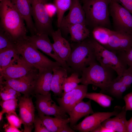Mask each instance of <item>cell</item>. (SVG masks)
<instances>
[{
    "label": "cell",
    "mask_w": 132,
    "mask_h": 132,
    "mask_svg": "<svg viewBox=\"0 0 132 132\" xmlns=\"http://www.w3.org/2000/svg\"><path fill=\"white\" fill-rule=\"evenodd\" d=\"M0 27L9 33L15 42L27 36L24 21L11 0H0Z\"/></svg>",
    "instance_id": "1"
},
{
    "label": "cell",
    "mask_w": 132,
    "mask_h": 132,
    "mask_svg": "<svg viewBox=\"0 0 132 132\" xmlns=\"http://www.w3.org/2000/svg\"><path fill=\"white\" fill-rule=\"evenodd\" d=\"M71 51L66 62L74 72L81 74L82 70L96 61L91 38L71 44Z\"/></svg>",
    "instance_id": "2"
},
{
    "label": "cell",
    "mask_w": 132,
    "mask_h": 132,
    "mask_svg": "<svg viewBox=\"0 0 132 132\" xmlns=\"http://www.w3.org/2000/svg\"><path fill=\"white\" fill-rule=\"evenodd\" d=\"M26 36L16 41L14 47L18 53L28 63L39 72L61 66L59 63L52 61L39 51L27 41Z\"/></svg>",
    "instance_id": "3"
},
{
    "label": "cell",
    "mask_w": 132,
    "mask_h": 132,
    "mask_svg": "<svg viewBox=\"0 0 132 132\" xmlns=\"http://www.w3.org/2000/svg\"><path fill=\"white\" fill-rule=\"evenodd\" d=\"M111 0H86L82 7L85 12L86 25L93 28L97 27L111 29L109 6Z\"/></svg>",
    "instance_id": "4"
},
{
    "label": "cell",
    "mask_w": 132,
    "mask_h": 132,
    "mask_svg": "<svg viewBox=\"0 0 132 132\" xmlns=\"http://www.w3.org/2000/svg\"><path fill=\"white\" fill-rule=\"evenodd\" d=\"M96 61L82 70L80 83L87 86L92 85L94 87L99 88L101 90V92L103 93L108 88L113 79L111 72V69L99 64Z\"/></svg>",
    "instance_id": "5"
},
{
    "label": "cell",
    "mask_w": 132,
    "mask_h": 132,
    "mask_svg": "<svg viewBox=\"0 0 132 132\" xmlns=\"http://www.w3.org/2000/svg\"><path fill=\"white\" fill-rule=\"evenodd\" d=\"M96 60L102 66L115 71L118 76L121 75L127 68V66L116 54L100 44L93 38H91Z\"/></svg>",
    "instance_id": "6"
},
{
    "label": "cell",
    "mask_w": 132,
    "mask_h": 132,
    "mask_svg": "<svg viewBox=\"0 0 132 132\" xmlns=\"http://www.w3.org/2000/svg\"><path fill=\"white\" fill-rule=\"evenodd\" d=\"M33 18L37 33H44L51 36L54 31L52 25V18L47 11L45 0H30Z\"/></svg>",
    "instance_id": "7"
},
{
    "label": "cell",
    "mask_w": 132,
    "mask_h": 132,
    "mask_svg": "<svg viewBox=\"0 0 132 132\" xmlns=\"http://www.w3.org/2000/svg\"><path fill=\"white\" fill-rule=\"evenodd\" d=\"M109 10L113 30L132 35V14L115 0H111Z\"/></svg>",
    "instance_id": "8"
},
{
    "label": "cell",
    "mask_w": 132,
    "mask_h": 132,
    "mask_svg": "<svg viewBox=\"0 0 132 132\" xmlns=\"http://www.w3.org/2000/svg\"><path fill=\"white\" fill-rule=\"evenodd\" d=\"M33 96L36 99L35 108L38 116L53 115L63 119L69 118L61 108L52 99L51 93L45 95L37 94Z\"/></svg>",
    "instance_id": "9"
},
{
    "label": "cell",
    "mask_w": 132,
    "mask_h": 132,
    "mask_svg": "<svg viewBox=\"0 0 132 132\" xmlns=\"http://www.w3.org/2000/svg\"><path fill=\"white\" fill-rule=\"evenodd\" d=\"M49 35L44 33H36L31 36H27V41L37 49L40 50L50 56L58 62L61 66L67 69L68 72L72 70L66 62L62 60L57 55L54 50L48 37Z\"/></svg>",
    "instance_id": "10"
},
{
    "label": "cell",
    "mask_w": 132,
    "mask_h": 132,
    "mask_svg": "<svg viewBox=\"0 0 132 132\" xmlns=\"http://www.w3.org/2000/svg\"><path fill=\"white\" fill-rule=\"evenodd\" d=\"M38 72V70L34 68L22 77L6 81H0V83L10 86L25 96H30L33 95L34 81Z\"/></svg>",
    "instance_id": "11"
},
{
    "label": "cell",
    "mask_w": 132,
    "mask_h": 132,
    "mask_svg": "<svg viewBox=\"0 0 132 132\" xmlns=\"http://www.w3.org/2000/svg\"><path fill=\"white\" fill-rule=\"evenodd\" d=\"M119 106L114 110L110 112H94L86 117L81 122L73 126L72 128L75 131L80 132H91L107 119L115 116L121 109Z\"/></svg>",
    "instance_id": "12"
},
{
    "label": "cell",
    "mask_w": 132,
    "mask_h": 132,
    "mask_svg": "<svg viewBox=\"0 0 132 132\" xmlns=\"http://www.w3.org/2000/svg\"><path fill=\"white\" fill-rule=\"evenodd\" d=\"M88 89V86L78 85L74 89L55 99L59 106L69 114L73 108L85 98Z\"/></svg>",
    "instance_id": "13"
},
{
    "label": "cell",
    "mask_w": 132,
    "mask_h": 132,
    "mask_svg": "<svg viewBox=\"0 0 132 132\" xmlns=\"http://www.w3.org/2000/svg\"><path fill=\"white\" fill-rule=\"evenodd\" d=\"M17 99L19 101L20 119L23 124L24 132H31L33 127L35 117V107L30 96H21Z\"/></svg>",
    "instance_id": "14"
},
{
    "label": "cell",
    "mask_w": 132,
    "mask_h": 132,
    "mask_svg": "<svg viewBox=\"0 0 132 132\" xmlns=\"http://www.w3.org/2000/svg\"><path fill=\"white\" fill-rule=\"evenodd\" d=\"M34 68L28 63L21 56L14 63L0 71V80L20 78Z\"/></svg>",
    "instance_id": "15"
},
{
    "label": "cell",
    "mask_w": 132,
    "mask_h": 132,
    "mask_svg": "<svg viewBox=\"0 0 132 132\" xmlns=\"http://www.w3.org/2000/svg\"><path fill=\"white\" fill-rule=\"evenodd\" d=\"M104 47L116 54L126 51L132 47V35L113 30L107 44Z\"/></svg>",
    "instance_id": "16"
},
{
    "label": "cell",
    "mask_w": 132,
    "mask_h": 132,
    "mask_svg": "<svg viewBox=\"0 0 132 132\" xmlns=\"http://www.w3.org/2000/svg\"><path fill=\"white\" fill-rule=\"evenodd\" d=\"M69 10L68 14L63 18L59 28L65 29L68 25L78 23L86 25L85 12L79 0H72Z\"/></svg>",
    "instance_id": "17"
},
{
    "label": "cell",
    "mask_w": 132,
    "mask_h": 132,
    "mask_svg": "<svg viewBox=\"0 0 132 132\" xmlns=\"http://www.w3.org/2000/svg\"><path fill=\"white\" fill-rule=\"evenodd\" d=\"M15 8L24 19L26 27L31 35L37 33L33 20L32 10L30 0H11Z\"/></svg>",
    "instance_id": "18"
},
{
    "label": "cell",
    "mask_w": 132,
    "mask_h": 132,
    "mask_svg": "<svg viewBox=\"0 0 132 132\" xmlns=\"http://www.w3.org/2000/svg\"><path fill=\"white\" fill-rule=\"evenodd\" d=\"M53 76L52 69H45L39 72L34 81L33 95L37 94L45 95L50 93Z\"/></svg>",
    "instance_id": "19"
},
{
    "label": "cell",
    "mask_w": 132,
    "mask_h": 132,
    "mask_svg": "<svg viewBox=\"0 0 132 132\" xmlns=\"http://www.w3.org/2000/svg\"><path fill=\"white\" fill-rule=\"evenodd\" d=\"M51 36L54 41L52 46L54 50L59 58L66 62L71 51V44L62 36L60 28L54 31Z\"/></svg>",
    "instance_id": "20"
},
{
    "label": "cell",
    "mask_w": 132,
    "mask_h": 132,
    "mask_svg": "<svg viewBox=\"0 0 132 132\" xmlns=\"http://www.w3.org/2000/svg\"><path fill=\"white\" fill-rule=\"evenodd\" d=\"M126 111L124 106L119 112L113 118H108L101 123L103 126L112 129L115 132H128V121Z\"/></svg>",
    "instance_id": "21"
},
{
    "label": "cell",
    "mask_w": 132,
    "mask_h": 132,
    "mask_svg": "<svg viewBox=\"0 0 132 132\" xmlns=\"http://www.w3.org/2000/svg\"><path fill=\"white\" fill-rule=\"evenodd\" d=\"M91 101L90 99L87 102L82 100L73 108L68 114L71 127L72 128L76 124L78 121L83 117L94 113L92 108Z\"/></svg>",
    "instance_id": "22"
},
{
    "label": "cell",
    "mask_w": 132,
    "mask_h": 132,
    "mask_svg": "<svg viewBox=\"0 0 132 132\" xmlns=\"http://www.w3.org/2000/svg\"><path fill=\"white\" fill-rule=\"evenodd\" d=\"M53 71L51 90L55 96L60 97L63 94V85L66 79L68 77V71L61 66L53 68Z\"/></svg>",
    "instance_id": "23"
},
{
    "label": "cell",
    "mask_w": 132,
    "mask_h": 132,
    "mask_svg": "<svg viewBox=\"0 0 132 132\" xmlns=\"http://www.w3.org/2000/svg\"><path fill=\"white\" fill-rule=\"evenodd\" d=\"M65 29L70 34L71 40L73 42H82L90 36V31L84 24L69 25Z\"/></svg>",
    "instance_id": "24"
},
{
    "label": "cell",
    "mask_w": 132,
    "mask_h": 132,
    "mask_svg": "<svg viewBox=\"0 0 132 132\" xmlns=\"http://www.w3.org/2000/svg\"><path fill=\"white\" fill-rule=\"evenodd\" d=\"M38 116L50 132H60L64 126L69 123L70 121L69 117L67 119H63L56 117H52L49 116Z\"/></svg>",
    "instance_id": "25"
},
{
    "label": "cell",
    "mask_w": 132,
    "mask_h": 132,
    "mask_svg": "<svg viewBox=\"0 0 132 132\" xmlns=\"http://www.w3.org/2000/svg\"><path fill=\"white\" fill-rule=\"evenodd\" d=\"M20 55L14 46L0 50V71L14 63Z\"/></svg>",
    "instance_id": "26"
},
{
    "label": "cell",
    "mask_w": 132,
    "mask_h": 132,
    "mask_svg": "<svg viewBox=\"0 0 132 132\" xmlns=\"http://www.w3.org/2000/svg\"><path fill=\"white\" fill-rule=\"evenodd\" d=\"M113 30L100 26L93 28L92 33L93 38L97 42L104 46L107 44Z\"/></svg>",
    "instance_id": "27"
},
{
    "label": "cell",
    "mask_w": 132,
    "mask_h": 132,
    "mask_svg": "<svg viewBox=\"0 0 132 132\" xmlns=\"http://www.w3.org/2000/svg\"><path fill=\"white\" fill-rule=\"evenodd\" d=\"M85 98L92 100L104 108L110 107L113 99L112 97L102 93L87 92Z\"/></svg>",
    "instance_id": "28"
},
{
    "label": "cell",
    "mask_w": 132,
    "mask_h": 132,
    "mask_svg": "<svg viewBox=\"0 0 132 132\" xmlns=\"http://www.w3.org/2000/svg\"><path fill=\"white\" fill-rule=\"evenodd\" d=\"M72 0H54L53 4L57 9V25L59 28L62 21L65 12L69 10Z\"/></svg>",
    "instance_id": "29"
},
{
    "label": "cell",
    "mask_w": 132,
    "mask_h": 132,
    "mask_svg": "<svg viewBox=\"0 0 132 132\" xmlns=\"http://www.w3.org/2000/svg\"><path fill=\"white\" fill-rule=\"evenodd\" d=\"M79 76V74L73 72L70 76L66 78L63 85V94L74 89L80 83V80Z\"/></svg>",
    "instance_id": "30"
},
{
    "label": "cell",
    "mask_w": 132,
    "mask_h": 132,
    "mask_svg": "<svg viewBox=\"0 0 132 132\" xmlns=\"http://www.w3.org/2000/svg\"><path fill=\"white\" fill-rule=\"evenodd\" d=\"M0 98L2 100L17 99L21 96V93L6 85L0 83Z\"/></svg>",
    "instance_id": "31"
},
{
    "label": "cell",
    "mask_w": 132,
    "mask_h": 132,
    "mask_svg": "<svg viewBox=\"0 0 132 132\" xmlns=\"http://www.w3.org/2000/svg\"><path fill=\"white\" fill-rule=\"evenodd\" d=\"M15 42L11 36L0 27V50L14 46Z\"/></svg>",
    "instance_id": "32"
},
{
    "label": "cell",
    "mask_w": 132,
    "mask_h": 132,
    "mask_svg": "<svg viewBox=\"0 0 132 132\" xmlns=\"http://www.w3.org/2000/svg\"><path fill=\"white\" fill-rule=\"evenodd\" d=\"M17 99H11L7 100H2L0 102V105L2 110L7 114H13L17 115L16 109L18 106Z\"/></svg>",
    "instance_id": "33"
},
{
    "label": "cell",
    "mask_w": 132,
    "mask_h": 132,
    "mask_svg": "<svg viewBox=\"0 0 132 132\" xmlns=\"http://www.w3.org/2000/svg\"><path fill=\"white\" fill-rule=\"evenodd\" d=\"M117 77L122 85L129 88L132 83V66H129Z\"/></svg>",
    "instance_id": "34"
},
{
    "label": "cell",
    "mask_w": 132,
    "mask_h": 132,
    "mask_svg": "<svg viewBox=\"0 0 132 132\" xmlns=\"http://www.w3.org/2000/svg\"><path fill=\"white\" fill-rule=\"evenodd\" d=\"M117 56L127 65L132 66V47L127 50L116 54Z\"/></svg>",
    "instance_id": "35"
},
{
    "label": "cell",
    "mask_w": 132,
    "mask_h": 132,
    "mask_svg": "<svg viewBox=\"0 0 132 132\" xmlns=\"http://www.w3.org/2000/svg\"><path fill=\"white\" fill-rule=\"evenodd\" d=\"M34 132H50L39 116H35L33 122Z\"/></svg>",
    "instance_id": "36"
},
{
    "label": "cell",
    "mask_w": 132,
    "mask_h": 132,
    "mask_svg": "<svg viewBox=\"0 0 132 132\" xmlns=\"http://www.w3.org/2000/svg\"><path fill=\"white\" fill-rule=\"evenodd\" d=\"M6 117L9 124L18 129L21 128L22 122L17 115L13 114H7Z\"/></svg>",
    "instance_id": "37"
},
{
    "label": "cell",
    "mask_w": 132,
    "mask_h": 132,
    "mask_svg": "<svg viewBox=\"0 0 132 132\" xmlns=\"http://www.w3.org/2000/svg\"><path fill=\"white\" fill-rule=\"evenodd\" d=\"M125 105V109L126 111H132V92H131L123 97Z\"/></svg>",
    "instance_id": "38"
},
{
    "label": "cell",
    "mask_w": 132,
    "mask_h": 132,
    "mask_svg": "<svg viewBox=\"0 0 132 132\" xmlns=\"http://www.w3.org/2000/svg\"><path fill=\"white\" fill-rule=\"evenodd\" d=\"M132 14V0H115Z\"/></svg>",
    "instance_id": "39"
},
{
    "label": "cell",
    "mask_w": 132,
    "mask_h": 132,
    "mask_svg": "<svg viewBox=\"0 0 132 132\" xmlns=\"http://www.w3.org/2000/svg\"><path fill=\"white\" fill-rule=\"evenodd\" d=\"M47 11L49 15L52 18L56 13H57V9L56 7L54 4L48 3L47 2L45 5Z\"/></svg>",
    "instance_id": "40"
},
{
    "label": "cell",
    "mask_w": 132,
    "mask_h": 132,
    "mask_svg": "<svg viewBox=\"0 0 132 132\" xmlns=\"http://www.w3.org/2000/svg\"><path fill=\"white\" fill-rule=\"evenodd\" d=\"M91 132H115L113 130L102 126L101 124Z\"/></svg>",
    "instance_id": "41"
},
{
    "label": "cell",
    "mask_w": 132,
    "mask_h": 132,
    "mask_svg": "<svg viewBox=\"0 0 132 132\" xmlns=\"http://www.w3.org/2000/svg\"><path fill=\"white\" fill-rule=\"evenodd\" d=\"M4 128L5 132H22L18 128L9 123L5 125Z\"/></svg>",
    "instance_id": "42"
},
{
    "label": "cell",
    "mask_w": 132,
    "mask_h": 132,
    "mask_svg": "<svg viewBox=\"0 0 132 132\" xmlns=\"http://www.w3.org/2000/svg\"><path fill=\"white\" fill-rule=\"evenodd\" d=\"M76 131L73 130L68 123L66 124L61 130L60 132H75Z\"/></svg>",
    "instance_id": "43"
},
{
    "label": "cell",
    "mask_w": 132,
    "mask_h": 132,
    "mask_svg": "<svg viewBox=\"0 0 132 132\" xmlns=\"http://www.w3.org/2000/svg\"><path fill=\"white\" fill-rule=\"evenodd\" d=\"M128 132H132V117L128 121Z\"/></svg>",
    "instance_id": "44"
},
{
    "label": "cell",
    "mask_w": 132,
    "mask_h": 132,
    "mask_svg": "<svg viewBox=\"0 0 132 132\" xmlns=\"http://www.w3.org/2000/svg\"><path fill=\"white\" fill-rule=\"evenodd\" d=\"M4 113H5V112L2 110L0 112V121L2 120L3 115Z\"/></svg>",
    "instance_id": "45"
},
{
    "label": "cell",
    "mask_w": 132,
    "mask_h": 132,
    "mask_svg": "<svg viewBox=\"0 0 132 132\" xmlns=\"http://www.w3.org/2000/svg\"><path fill=\"white\" fill-rule=\"evenodd\" d=\"M81 0L82 1V2H83L84 1H85L86 0Z\"/></svg>",
    "instance_id": "46"
},
{
    "label": "cell",
    "mask_w": 132,
    "mask_h": 132,
    "mask_svg": "<svg viewBox=\"0 0 132 132\" xmlns=\"http://www.w3.org/2000/svg\"><path fill=\"white\" fill-rule=\"evenodd\" d=\"M46 1H47V2L48 1V0H45Z\"/></svg>",
    "instance_id": "47"
}]
</instances>
